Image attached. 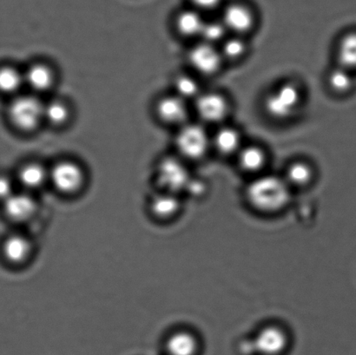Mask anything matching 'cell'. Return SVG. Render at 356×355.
Here are the masks:
<instances>
[{
  "instance_id": "obj_4",
  "label": "cell",
  "mask_w": 356,
  "mask_h": 355,
  "mask_svg": "<svg viewBox=\"0 0 356 355\" xmlns=\"http://www.w3.org/2000/svg\"><path fill=\"white\" fill-rule=\"evenodd\" d=\"M175 144L181 159L195 161L207 154L211 146V138L204 125L186 123L179 127Z\"/></svg>"
},
{
  "instance_id": "obj_27",
  "label": "cell",
  "mask_w": 356,
  "mask_h": 355,
  "mask_svg": "<svg viewBox=\"0 0 356 355\" xmlns=\"http://www.w3.org/2000/svg\"><path fill=\"white\" fill-rule=\"evenodd\" d=\"M174 89L175 94L181 99L188 101L195 99L202 93L200 85L194 76L187 74H181L176 76L174 80Z\"/></svg>"
},
{
  "instance_id": "obj_2",
  "label": "cell",
  "mask_w": 356,
  "mask_h": 355,
  "mask_svg": "<svg viewBox=\"0 0 356 355\" xmlns=\"http://www.w3.org/2000/svg\"><path fill=\"white\" fill-rule=\"evenodd\" d=\"M302 102V92L298 85L284 83L270 90L264 97V107L268 116L277 121L292 117Z\"/></svg>"
},
{
  "instance_id": "obj_1",
  "label": "cell",
  "mask_w": 356,
  "mask_h": 355,
  "mask_svg": "<svg viewBox=\"0 0 356 355\" xmlns=\"http://www.w3.org/2000/svg\"><path fill=\"white\" fill-rule=\"evenodd\" d=\"M247 198L257 210L270 213L287 205L291 199V190L284 179L273 175L261 176L248 186Z\"/></svg>"
},
{
  "instance_id": "obj_6",
  "label": "cell",
  "mask_w": 356,
  "mask_h": 355,
  "mask_svg": "<svg viewBox=\"0 0 356 355\" xmlns=\"http://www.w3.org/2000/svg\"><path fill=\"white\" fill-rule=\"evenodd\" d=\"M183 160L167 156L159 162L156 168V180L166 192L176 194L178 191L186 190L191 176Z\"/></svg>"
},
{
  "instance_id": "obj_25",
  "label": "cell",
  "mask_w": 356,
  "mask_h": 355,
  "mask_svg": "<svg viewBox=\"0 0 356 355\" xmlns=\"http://www.w3.org/2000/svg\"><path fill=\"white\" fill-rule=\"evenodd\" d=\"M71 117V110L65 103L60 100L51 101L44 104V120L54 126H61L67 123Z\"/></svg>"
},
{
  "instance_id": "obj_12",
  "label": "cell",
  "mask_w": 356,
  "mask_h": 355,
  "mask_svg": "<svg viewBox=\"0 0 356 355\" xmlns=\"http://www.w3.org/2000/svg\"><path fill=\"white\" fill-rule=\"evenodd\" d=\"M3 203L6 215L15 222L28 220L37 210L36 201L27 193L14 192Z\"/></svg>"
},
{
  "instance_id": "obj_29",
  "label": "cell",
  "mask_w": 356,
  "mask_h": 355,
  "mask_svg": "<svg viewBox=\"0 0 356 355\" xmlns=\"http://www.w3.org/2000/svg\"><path fill=\"white\" fill-rule=\"evenodd\" d=\"M226 0H188L190 6L202 13L221 10Z\"/></svg>"
},
{
  "instance_id": "obj_14",
  "label": "cell",
  "mask_w": 356,
  "mask_h": 355,
  "mask_svg": "<svg viewBox=\"0 0 356 355\" xmlns=\"http://www.w3.org/2000/svg\"><path fill=\"white\" fill-rule=\"evenodd\" d=\"M24 85L34 92H45L50 90L55 82L54 69L50 66L37 63L27 68L24 73Z\"/></svg>"
},
{
  "instance_id": "obj_11",
  "label": "cell",
  "mask_w": 356,
  "mask_h": 355,
  "mask_svg": "<svg viewBox=\"0 0 356 355\" xmlns=\"http://www.w3.org/2000/svg\"><path fill=\"white\" fill-rule=\"evenodd\" d=\"M252 342L254 352L261 355H280L287 347L288 338L284 330L270 326L261 329Z\"/></svg>"
},
{
  "instance_id": "obj_3",
  "label": "cell",
  "mask_w": 356,
  "mask_h": 355,
  "mask_svg": "<svg viewBox=\"0 0 356 355\" xmlns=\"http://www.w3.org/2000/svg\"><path fill=\"white\" fill-rule=\"evenodd\" d=\"M44 104L36 95H17L9 104L8 117L17 130L31 132L44 120Z\"/></svg>"
},
{
  "instance_id": "obj_18",
  "label": "cell",
  "mask_w": 356,
  "mask_h": 355,
  "mask_svg": "<svg viewBox=\"0 0 356 355\" xmlns=\"http://www.w3.org/2000/svg\"><path fill=\"white\" fill-rule=\"evenodd\" d=\"M19 182L26 190L40 189L49 181V170L38 163H29L21 167L17 173Z\"/></svg>"
},
{
  "instance_id": "obj_28",
  "label": "cell",
  "mask_w": 356,
  "mask_h": 355,
  "mask_svg": "<svg viewBox=\"0 0 356 355\" xmlns=\"http://www.w3.org/2000/svg\"><path fill=\"white\" fill-rule=\"evenodd\" d=\"M227 33L228 31L221 19L206 20L200 38L202 42L216 45V43H222L225 40Z\"/></svg>"
},
{
  "instance_id": "obj_17",
  "label": "cell",
  "mask_w": 356,
  "mask_h": 355,
  "mask_svg": "<svg viewBox=\"0 0 356 355\" xmlns=\"http://www.w3.org/2000/svg\"><path fill=\"white\" fill-rule=\"evenodd\" d=\"M2 252L9 263L20 264L29 257L31 252V245L29 240L23 236H10L3 242Z\"/></svg>"
},
{
  "instance_id": "obj_8",
  "label": "cell",
  "mask_w": 356,
  "mask_h": 355,
  "mask_svg": "<svg viewBox=\"0 0 356 355\" xmlns=\"http://www.w3.org/2000/svg\"><path fill=\"white\" fill-rule=\"evenodd\" d=\"M195 109L204 123L220 124L228 117L229 104L221 93L202 92L195 99Z\"/></svg>"
},
{
  "instance_id": "obj_13",
  "label": "cell",
  "mask_w": 356,
  "mask_h": 355,
  "mask_svg": "<svg viewBox=\"0 0 356 355\" xmlns=\"http://www.w3.org/2000/svg\"><path fill=\"white\" fill-rule=\"evenodd\" d=\"M205 21L204 13L199 12L193 7L188 6L177 13L174 24H175L177 33L181 36L200 38Z\"/></svg>"
},
{
  "instance_id": "obj_7",
  "label": "cell",
  "mask_w": 356,
  "mask_h": 355,
  "mask_svg": "<svg viewBox=\"0 0 356 355\" xmlns=\"http://www.w3.org/2000/svg\"><path fill=\"white\" fill-rule=\"evenodd\" d=\"M49 181L59 192L73 194L81 189L85 182V172L75 162L61 161L49 170Z\"/></svg>"
},
{
  "instance_id": "obj_5",
  "label": "cell",
  "mask_w": 356,
  "mask_h": 355,
  "mask_svg": "<svg viewBox=\"0 0 356 355\" xmlns=\"http://www.w3.org/2000/svg\"><path fill=\"white\" fill-rule=\"evenodd\" d=\"M221 19L228 33L243 37L256 26V10L247 0H226L220 10Z\"/></svg>"
},
{
  "instance_id": "obj_22",
  "label": "cell",
  "mask_w": 356,
  "mask_h": 355,
  "mask_svg": "<svg viewBox=\"0 0 356 355\" xmlns=\"http://www.w3.org/2000/svg\"><path fill=\"white\" fill-rule=\"evenodd\" d=\"M313 176L312 165L305 161H295L286 170L284 179L289 186L303 187L312 182Z\"/></svg>"
},
{
  "instance_id": "obj_10",
  "label": "cell",
  "mask_w": 356,
  "mask_h": 355,
  "mask_svg": "<svg viewBox=\"0 0 356 355\" xmlns=\"http://www.w3.org/2000/svg\"><path fill=\"white\" fill-rule=\"evenodd\" d=\"M156 114L163 123L181 127L188 123V107L187 101L175 93L162 97L156 103Z\"/></svg>"
},
{
  "instance_id": "obj_23",
  "label": "cell",
  "mask_w": 356,
  "mask_h": 355,
  "mask_svg": "<svg viewBox=\"0 0 356 355\" xmlns=\"http://www.w3.org/2000/svg\"><path fill=\"white\" fill-rule=\"evenodd\" d=\"M24 85V73L10 65L0 67V92L14 95Z\"/></svg>"
},
{
  "instance_id": "obj_16",
  "label": "cell",
  "mask_w": 356,
  "mask_h": 355,
  "mask_svg": "<svg viewBox=\"0 0 356 355\" xmlns=\"http://www.w3.org/2000/svg\"><path fill=\"white\" fill-rule=\"evenodd\" d=\"M240 168L247 173L260 172L267 163V154L260 146H243L236 154Z\"/></svg>"
},
{
  "instance_id": "obj_30",
  "label": "cell",
  "mask_w": 356,
  "mask_h": 355,
  "mask_svg": "<svg viewBox=\"0 0 356 355\" xmlns=\"http://www.w3.org/2000/svg\"><path fill=\"white\" fill-rule=\"evenodd\" d=\"M13 193V181L8 176L0 175V200L5 201Z\"/></svg>"
},
{
  "instance_id": "obj_26",
  "label": "cell",
  "mask_w": 356,
  "mask_h": 355,
  "mask_svg": "<svg viewBox=\"0 0 356 355\" xmlns=\"http://www.w3.org/2000/svg\"><path fill=\"white\" fill-rule=\"evenodd\" d=\"M220 52L223 60L237 61L243 58L248 51L247 42L243 37L232 35V37H227L221 43Z\"/></svg>"
},
{
  "instance_id": "obj_9",
  "label": "cell",
  "mask_w": 356,
  "mask_h": 355,
  "mask_svg": "<svg viewBox=\"0 0 356 355\" xmlns=\"http://www.w3.org/2000/svg\"><path fill=\"white\" fill-rule=\"evenodd\" d=\"M188 61L199 74L209 76L220 71L225 60L216 45L202 41L188 51Z\"/></svg>"
},
{
  "instance_id": "obj_15",
  "label": "cell",
  "mask_w": 356,
  "mask_h": 355,
  "mask_svg": "<svg viewBox=\"0 0 356 355\" xmlns=\"http://www.w3.org/2000/svg\"><path fill=\"white\" fill-rule=\"evenodd\" d=\"M211 145L222 156L236 155L242 145V135L236 128L222 126L211 138Z\"/></svg>"
},
{
  "instance_id": "obj_21",
  "label": "cell",
  "mask_w": 356,
  "mask_h": 355,
  "mask_svg": "<svg viewBox=\"0 0 356 355\" xmlns=\"http://www.w3.org/2000/svg\"><path fill=\"white\" fill-rule=\"evenodd\" d=\"M327 85L334 93L347 94L354 88L355 79L353 72L338 65L331 69L327 76Z\"/></svg>"
},
{
  "instance_id": "obj_24",
  "label": "cell",
  "mask_w": 356,
  "mask_h": 355,
  "mask_svg": "<svg viewBox=\"0 0 356 355\" xmlns=\"http://www.w3.org/2000/svg\"><path fill=\"white\" fill-rule=\"evenodd\" d=\"M179 208V201L175 194L165 192L156 195L151 201V210L156 217L168 218Z\"/></svg>"
},
{
  "instance_id": "obj_19",
  "label": "cell",
  "mask_w": 356,
  "mask_h": 355,
  "mask_svg": "<svg viewBox=\"0 0 356 355\" xmlns=\"http://www.w3.org/2000/svg\"><path fill=\"white\" fill-rule=\"evenodd\" d=\"M338 65L356 71V31H348L340 38L337 48Z\"/></svg>"
},
{
  "instance_id": "obj_20",
  "label": "cell",
  "mask_w": 356,
  "mask_h": 355,
  "mask_svg": "<svg viewBox=\"0 0 356 355\" xmlns=\"http://www.w3.org/2000/svg\"><path fill=\"white\" fill-rule=\"evenodd\" d=\"M169 355H195L197 351V342L187 332H177L167 340Z\"/></svg>"
}]
</instances>
